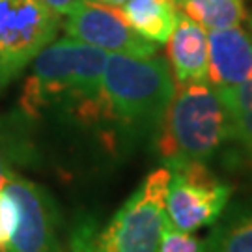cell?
<instances>
[{
  "label": "cell",
  "mask_w": 252,
  "mask_h": 252,
  "mask_svg": "<svg viewBox=\"0 0 252 252\" xmlns=\"http://www.w3.org/2000/svg\"><path fill=\"white\" fill-rule=\"evenodd\" d=\"M107 54L69 36L51 41L32 60V73L19 99L21 114L32 120L45 110L62 108L82 126L110 124L103 97Z\"/></svg>",
  "instance_id": "cell-1"
},
{
  "label": "cell",
  "mask_w": 252,
  "mask_h": 252,
  "mask_svg": "<svg viewBox=\"0 0 252 252\" xmlns=\"http://www.w3.org/2000/svg\"><path fill=\"white\" fill-rule=\"evenodd\" d=\"M157 129V152L164 166L206 162L234 136L228 107L209 82L176 84Z\"/></svg>",
  "instance_id": "cell-2"
},
{
  "label": "cell",
  "mask_w": 252,
  "mask_h": 252,
  "mask_svg": "<svg viewBox=\"0 0 252 252\" xmlns=\"http://www.w3.org/2000/svg\"><path fill=\"white\" fill-rule=\"evenodd\" d=\"M176 90L168 63L153 56L108 53L103 97L110 124L129 131H155Z\"/></svg>",
  "instance_id": "cell-3"
},
{
  "label": "cell",
  "mask_w": 252,
  "mask_h": 252,
  "mask_svg": "<svg viewBox=\"0 0 252 252\" xmlns=\"http://www.w3.org/2000/svg\"><path fill=\"white\" fill-rule=\"evenodd\" d=\"M170 168L161 166L146 176L95 234V252H157L166 222V190Z\"/></svg>",
  "instance_id": "cell-4"
},
{
  "label": "cell",
  "mask_w": 252,
  "mask_h": 252,
  "mask_svg": "<svg viewBox=\"0 0 252 252\" xmlns=\"http://www.w3.org/2000/svg\"><path fill=\"white\" fill-rule=\"evenodd\" d=\"M60 19L43 0H0V94L56 39Z\"/></svg>",
  "instance_id": "cell-5"
},
{
  "label": "cell",
  "mask_w": 252,
  "mask_h": 252,
  "mask_svg": "<svg viewBox=\"0 0 252 252\" xmlns=\"http://www.w3.org/2000/svg\"><path fill=\"white\" fill-rule=\"evenodd\" d=\"M168 168V222L185 232H196L200 228L215 224L232 200V187L219 180L200 161L181 162Z\"/></svg>",
  "instance_id": "cell-6"
},
{
  "label": "cell",
  "mask_w": 252,
  "mask_h": 252,
  "mask_svg": "<svg viewBox=\"0 0 252 252\" xmlns=\"http://www.w3.org/2000/svg\"><path fill=\"white\" fill-rule=\"evenodd\" d=\"M19 206V224L6 252H65L62 219L51 192L19 172L4 185Z\"/></svg>",
  "instance_id": "cell-7"
},
{
  "label": "cell",
  "mask_w": 252,
  "mask_h": 252,
  "mask_svg": "<svg viewBox=\"0 0 252 252\" xmlns=\"http://www.w3.org/2000/svg\"><path fill=\"white\" fill-rule=\"evenodd\" d=\"M63 30L73 39L97 47L105 53L153 56L159 47L136 34L120 8L94 0H81L69 13H65Z\"/></svg>",
  "instance_id": "cell-8"
},
{
  "label": "cell",
  "mask_w": 252,
  "mask_h": 252,
  "mask_svg": "<svg viewBox=\"0 0 252 252\" xmlns=\"http://www.w3.org/2000/svg\"><path fill=\"white\" fill-rule=\"evenodd\" d=\"M209 84L219 94L234 90L252 77V36L239 27L211 30Z\"/></svg>",
  "instance_id": "cell-9"
},
{
  "label": "cell",
  "mask_w": 252,
  "mask_h": 252,
  "mask_svg": "<svg viewBox=\"0 0 252 252\" xmlns=\"http://www.w3.org/2000/svg\"><path fill=\"white\" fill-rule=\"evenodd\" d=\"M166 54L176 84L209 82V43L206 28L178 11V21L166 41Z\"/></svg>",
  "instance_id": "cell-10"
},
{
  "label": "cell",
  "mask_w": 252,
  "mask_h": 252,
  "mask_svg": "<svg viewBox=\"0 0 252 252\" xmlns=\"http://www.w3.org/2000/svg\"><path fill=\"white\" fill-rule=\"evenodd\" d=\"M122 13L136 34L155 45L168 41L178 21V9L168 0H126Z\"/></svg>",
  "instance_id": "cell-11"
},
{
  "label": "cell",
  "mask_w": 252,
  "mask_h": 252,
  "mask_svg": "<svg viewBox=\"0 0 252 252\" xmlns=\"http://www.w3.org/2000/svg\"><path fill=\"white\" fill-rule=\"evenodd\" d=\"M206 252H252V202L228 204L211 228Z\"/></svg>",
  "instance_id": "cell-12"
},
{
  "label": "cell",
  "mask_w": 252,
  "mask_h": 252,
  "mask_svg": "<svg viewBox=\"0 0 252 252\" xmlns=\"http://www.w3.org/2000/svg\"><path fill=\"white\" fill-rule=\"evenodd\" d=\"M27 116H0V189L17 166L34 159V146L27 133Z\"/></svg>",
  "instance_id": "cell-13"
},
{
  "label": "cell",
  "mask_w": 252,
  "mask_h": 252,
  "mask_svg": "<svg viewBox=\"0 0 252 252\" xmlns=\"http://www.w3.org/2000/svg\"><path fill=\"white\" fill-rule=\"evenodd\" d=\"M180 13L207 30L239 27L247 17L243 0H168Z\"/></svg>",
  "instance_id": "cell-14"
},
{
  "label": "cell",
  "mask_w": 252,
  "mask_h": 252,
  "mask_svg": "<svg viewBox=\"0 0 252 252\" xmlns=\"http://www.w3.org/2000/svg\"><path fill=\"white\" fill-rule=\"evenodd\" d=\"M220 97L224 99L232 118L234 138L252 152V77L234 90L220 94Z\"/></svg>",
  "instance_id": "cell-15"
},
{
  "label": "cell",
  "mask_w": 252,
  "mask_h": 252,
  "mask_svg": "<svg viewBox=\"0 0 252 252\" xmlns=\"http://www.w3.org/2000/svg\"><path fill=\"white\" fill-rule=\"evenodd\" d=\"M157 252H206V241L192 232L172 226L166 219L159 237Z\"/></svg>",
  "instance_id": "cell-16"
},
{
  "label": "cell",
  "mask_w": 252,
  "mask_h": 252,
  "mask_svg": "<svg viewBox=\"0 0 252 252\" xmlns=\"http://www.w3.org/2000/svg\"><path fill=\"white\" fill-rule=\"evenodd\" d=\"M19 224V206L6 187L0 189V252L8 251Z\"/></svg>",
  "instance_id": "cell-17"
},
{
  "label": "cell",
  "mask_w": 252,
  "mask_h": 252,
  "mask_svg": "<svg viewBox=\"0 0 252 252\" xmlns=\"http://www.w3.org/2000/svg\"><path fill=\"white\" fill-rule=\"evenodd\" d=\"M49 8L53 9L54 13H58L60 17L65 15V13H69L81 0H43Z\"/></svg>",
  "instance_id": "cell-18"
},
{
  "label": "cell",
  "mask_w": 252,
  "mask_h": 252,
  "mask_svg": "<svg viewBox=\"0 0 252 252\" xmlns=\"http://www.w3.org/2000/svg\"><path fill=\"white\" fill-rule=\"evenodd\" d=\"M94 2H101V4H108V6H116V8H120V6H124L126 0H94Z\"/></svg>",
  "instance_id": "cell-19"
},
{
  "label": "cell",
  "mask_w": 252,
  "mask_h": 252,
  "mask_svg": "<svg viewBox=\"0 0 252 252\" xmlns=\"http://www.w3.org/2000/svg\"><path fill=\"white\" fill-rule=\"evenodd\" d=\"M251 27H252V17H251Z\"/></svg>",
  "instance_id": "cell-20"
}]
</instances>
